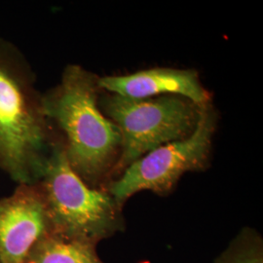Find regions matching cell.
Returning <instances> with one entry per match:
<instances>
[{
	"label": "cell",
	"mask_w": 263,
	"mask_h": 263,
	"mask_svg": "<svg viewBox=\"0 0 263 263\" xmlns=\"http://www.w3.org/2000/svg\"><path fill=\"white\" fill-rule=\"evenodd\" d=\"M98 78L83 67L67 66L56 89L42 98L47 119L64 131L70 167L91 187L112 174L122 140L118 128L99 104Z\"/></svg>",
	"instance_id": "1"
},
{
	"label": "cell",
	"mask_w": 263,
	"mask_h": 263,
	"mask_svg": "<svg viewBox=\"0 0 263 263\" xmlns=\"http://www.w3.org/2000/svg\"><path fill=\"white\" fill-rule=\"evenodd\" d=\"M47 117L19 51L0 39V170L19 184L41 179L52 147Z\"/></svg>",
	"instance_id": "2"
},
{
	"label": "cell",
	"mask_w": 263,
	"mask_h": 263,
	"mask_svg": "<svg viewBox=\"0 0 263 263\" xmlns=\"http://www.w3.org/2000/svg\"><path fill=\"white\" fill-rule=\"evenodd\" d=\"M37 185L52 233L97 246L124 230L122 207L106 190L89 186L76 174L64 145H53Z\"/></svg>",
	"instance_id": "3"
},
{
	"label": "cell",
	"mask_w": 263,
	"mask_h": 263,
	"mask_svg": "<svg viewBox=\"0 0 263 263\" xmlns=\"http://www.w3.org/2000/svg\"><path fill=\"white\" fill-rule=\"evenodd\" d=\"M99 104L121 135L122 145L112 171L114 176H120L132 163L157 147L189 137L197 126L202 106L172 95L129 99L112 94L104 97Z\"/></svg>",
	"instance_id": "4"
},
{
	"label": "cell",
	"mask_w": 263,
	"mask_h": 263,
	"mask_svg": "<svg viewBox=\"0 0 263 263\" xmlns=\"http://www.w3.org/2000/svg\"><path fill=\"white\" fill-rule=\"evenodd\" d=\"M215 128V113L209 104L202 105L197 126L189 137L164 144L135 161L110 181L106 191L121 207L141 191L169 194L185 173L205 168Z\"/></svg>",
	"instance_id": "5"
},
{
	"label": "cell",
	"mask_w": 263,
	"mask_h": 263,
	"mask_svg": "<svg viewBox=\"0 0 263 263\" xmlns=\"http://www.w3.org/2000/svg\"><path fill=\"white\" fill-rule=\"evenodd\" d=\"M51 232L37 183L19 184L0 200V263H26L34 245Z\"/></svg>",
	"instance_id": "6"
},
{
	"label": "cell",
	"mask_w": 263,
	"mask_h": 263,
	"mask_svg": "<svg viewBox=\"0 0 263 263\" xmlns=\"http://www.w3.org/2000/svg\"><path fill=\"white\" fill-rule=\"evenodd\" d=\"M100 89L129 99H151L157 96H180L197 105L209 102V94L197 72L174 68H152L123 76L98 78Z\"/></svg>",
	"instance_id": "7"
},
{
	"label": "cell",
	"mask_w": 263,
	"mask_h": 263,
	"mask_svg": "<svg viewBox=\"0 0 263 263\" xmlns=\"http://www.w3.org/2000/svg\"><path fill=\"white\" fill-rule=\"evenodd\" d=\"M96 247L51 232L34 245L26 263H104Z\"/></svg>",
	"instance_id": "8"
},
{
	"label": "cell",
	"mask_w": 263,
	"mask_h": 263,
	"mask_svg": "<svg viewBox=\"0 0 263 263\" xmlns=\"http://www.w3.org/2000/svg\"><path fill=\"white\" fill-rule=\"evenodd\" d=\"M215 263H263V241L258 232L245 228L236 236Z\"/></svg>",
	"instance_id": "9"
}]
</instances>
